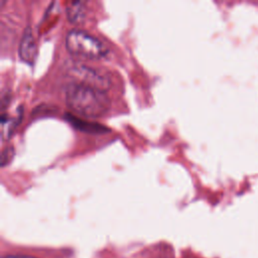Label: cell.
<instances>
[{"mask_svg":"<svg viewBox=\"0 0 258 258\" xmlns=\"http://www.w3.org/2000/svg\"><path fill=\"white\" fill-rule=\"evenodd\" d=\"M37 54V45L34 39L32 29L30 26H26L22 32L19 46L18 55L21 60L28 64H33Z\"/></svg>","mask_w":258,"mask_h":258,"instance_id":"obj_4","label":"cell"},{"mask_svg":"<svg viewBox=\"0 0 258 258\" xmlns=\"http://www.w3.org/2000/svg\"><path fill=\"white\" fill-rule=\"evenodd\" d=\"M87 14V6L84 1H72L66 7V15L72 24H79L84 21Z\"/></svg>","mask_w":258,"mask_h":258,"instance_id":"obj_5","label":"cell"},{"mask_svg":"<svg viewBox=\"0 0 258 258\" xmlns=\"http://www.w3.org/2000/svg\"><path fill=\"white\" fill-rule=\"evenodd\" d=\"M4 258H36V257L28 256V255H8V256H5Z\"/></svg>","mask_w":258,"mask_h":258,"instance_id":"obj_9","label":"cell"},{"mask_svg":"<svg viewBox=\"0 0 258 258\" xmlns=\"http://www.w3.org/2000/svg\"><path fill=\"white\" fill-rule=\"evenodd\" d=\"M14 153H15V151H14V148L12 146H7L2 150L1 159H0L1 167H4L8 163H10V161L14 157Z\"/></svg>","mask_w":258,"mask_h":258,"instance_id":"obj_7","label":"cell"},{"mask_svg":"<svg viewBox=\"0 0 258 258\" xmlns=\"http://www.w3.org/2000/svg\"><path fill=\"white\" fill-rule=\"evenodd\" d=\"M64 45L72 55L92 60L106 57L109 51L99 38L78 28L72 29L66 34Z\"/></svg>","mask_w":258,"mask_h":258,"instance_id":"obj_2","label":"cell"},{"mask_svg":"<svg viewBox=\"0 0 258 258\" xmlns=\"http://www.w3.org/2000/svg\"><path fill=\"white\" fill-rule=\"evenodd\" d=\"M66 119L68 120V122H70L72 125H74L77 129H79L81 131H85L88 133H104V132L108 131L106 127H104L100 124L85 121L73 114H67Z\"/></svg>","mask_w":258,"mask_h":258,"instance_id":"obj_6","label":"cell"},{"mask_svg":"<svg viewBox=\"0 0 258 258\" xmlns=\"http://www.w3.org/2000/svg\"><path fill=\"white\" fill-rule=\"evenodd\" d=\"M71 74L78 80L77 83L84 84L94 89L105 92L110 87V80L108 77L96 69L75 63L71 68Z\"/></svg>","mask_w":258,"mask_h":258,"instance_id":"obj_3","label":"cell"},{"mask_svg":"<svg viewBox=\"0 0 258 258\" xmlns=\"http://www.w3.org/2000/svg\"><path fill=\"white\" fill-rule=\"evenodd\" d=\"M9 100H10V95H8V92L6 95H3L1 98V109L2 111L6 108V106L9 104Z\"/></svg>","mask_w":258,"mask_h":258,"instance_id":"obj_8","label":"cell"},{"mask_svg":"<svg viewBox=\"0 0 258 258\" xmlns=\"http://www.w3.org/2000/svg\"><path fill=\"white\" fill-rule=\"evenodd\" d=\"M67 107L78 116L97 119L105 116L111 106L105 92L81 83H71L64 91Z\"/></svg>","mask_w":258,"mask_h":258,"instance_id":"obj_1","label":"cell"}]
</instances>
